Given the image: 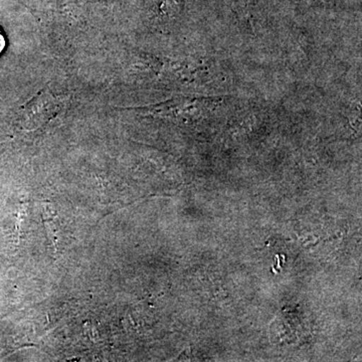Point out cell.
Returning a JSON list of instances; mask_svg holds the SVG:
<instances>
[{
  "label": "cell",
  "mask_w": 362,
  "mask_h": 362,
  "mask_svg": "<svg viewBox=\"0 0 362 362\" xmlns=\"http://www.w3.org/2000/svg\"><path fill=\"white\" fill-rule=\"evenodd\" d=\"M6 37H4V33H2L1 30H0V54L4 52V49H6Z\"/></svg>",
  "instance_id": "7a4b0ae2"
},
{
  "label": "cell",
  "mask_w": 362,
  "mask_h": 362,
  "mask_svg": "<svg viewBox=\"0 0 362 362\" xmlns=\"http://www.w3.org/2000/svg\"><path fill=\"white\" fill-rule=\"evenodd\" d=\"M45 228H47V237L51 240L52 246L56 247L57 244V235L54 233V225L51 221L45 220Z\"/></svg>",
  "instance_id": "6da1fadb"
}]
</instances>
